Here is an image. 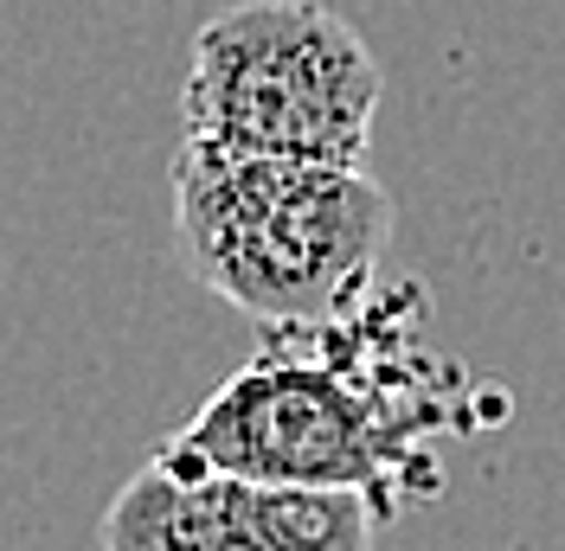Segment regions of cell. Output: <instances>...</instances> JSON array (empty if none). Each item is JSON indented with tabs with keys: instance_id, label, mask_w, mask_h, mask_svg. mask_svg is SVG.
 <instances>
[{
	"instance_id": "6da1fadb",
	"label": "cell",
	"mask_w": 565,
	"mask_h": 551,
	"mask_svg": "<svg viewBox=\"0 0 565 551\" xmlns=\"http://www.w3.org/2000/svg\"><path fill=\"white\" fill-rule=\"evenodd\" d=\"M418 314V282H398L334 321L270 327L174 443L250 482L353 487L386 519L412 487H437V436L469 430L462 372L424 346Z\"/></svg>"
},
{
	"instance_id": "7a4b0ae2",
	"label": "cell",
	"mask_w": 565,
	"mask_h": 551,
	"mask_svg": "<svg viewBox=\"0 0 565 551\" xmlns=\"http://www.w3.org/2000/svg\"><path fill=\"white\" fill-rule=\"evenodd\" d=\"M392 193L366 161L250 154L193 136L174 161L180 263L264 327L360 309L392 244Z\"/></svg>"
},
{
	"instance_id": "3957f363",
	"label": "cell",
	"mask_w": 565,
	"mask_h": 551,
	"mask_svg": "<svg viewBox=\"0 0 565 551\" xmlns=\"http://www.w3.org/2000/svg\"><path fill=\"white\" fill-rule=\"evenodd\" d=\"M386 71L321 0H238L193 33L186 136L296 161H366Z\"/></svg>"
},
{
	"instance_id": "277c9868",
	"label": "cell",
	"mask_w": 565,
	"mask_h": 551,
	"mask_svg": "<svg viewBox=\"0 0 565 551\" xmlns=\"http://www.w3.org/2000/svg\"><path fill=\"white\" fill-rule=\"evenodd\" d=\"M380 507L353 487H289L212 468L168 436L116 487L104 551H373Z\"/></svg>"
}]
</instances>
